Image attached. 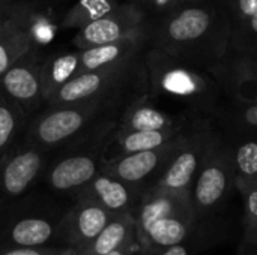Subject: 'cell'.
Returning <instances> with one entry per match:
<instances>
[{"mask_svg":"<svg viewBox=\"0 0 257 255\" xmlns=\"http://www.w3.org/2000/svg\"><path fill=\"white\" fill-rule=\"evenodd\" d=\"M229 38L230 23L220 0L182 3L161 24L158 51L211 69L227 54Z\"/></svg>","mask_w":257,"mask_h":255,"instance_id":"6da1fadb","label":"cell"},{"mask_svg":"<svg viewBox=\"0 0 257 255\" xmlns=\"http://www.w3.org/2000/svg\"><path fill=\"white\" fill-rule=\"evenodd\" d=\"M154 78L163 93L187 102L199 114L209 113L212 116L224 95L215 75L208 68L161 51L154 59Z\"/></svg>","mask_w":257,"mask_h":255,"instance_id":"7a4b0ae2","label":"cell"},{"mask_svg":"<svg viewBox=\"0 0 257 255\" xmlns=\"http://www.w3.org/2000/svg\"><path fill=\"white\" fill-rule=\"evenodd\" d=\"M235 180L229 140L218 134L190 191L194 215L199 219L218 216L232 192L236 191Z\"/></svg>","mask_w":257,"mask_h":255,"instance_id":"3957f363","label":"cell"},{"mask_svg":"<svg viewBox=\"0 0 257 255\" xmlns=\"http://www.w3.org/2000/svg\"><path fill=\"white\" fill-rule=\"evenodd\" d=\"M217 135L218 132L214 131L211 119L196 116L152 189L190 194L197 173L208 158Z\"/></svg>","mask_w":257,"mask_h":255,"instance_id":"277c9868","label":"cell"},{"mask_svg":"<svg viewBox=\"0 0 257 255\" xmlns=\"http://www.w3.org/2000/svg\"><path fill=\"white\" fill-rule=\"evenodd\" d=\"M209 71L230 101L257 102V56L227 51Z\"/></svg>","mask_w":257,"mask_h":255,"instance_id":"5b68a950","label":"cell"},{"mask_svg":"<svg viewBox=\"0 0 257 255\" xmlns=\"http://www.w3.org/2000/svg\"><path fill=\"white\" fill-rule=\"evenodd\" d=\"M217 218L218 216L209 219H199L194 213L173 215L152 222L137 237L140 239L142 246L151 254L191 239L193 236L205 230Z\"/></svg>","mask_w":257,"mask_h":255,"instance_id":"8992f818","label":"cell"},{"mask_svg":"<svg viewBox=\"0 0 257 255\" xmlns=\"http://www.w3.org/2000/svg\"><path fill=\"white\" fill-rule=\"evenodd\" d=\"M188 128H187V131H188ZM187 131L182 132L175 140H172L170 143H167V144H164V146H161L158 149L128 153L123 159H120V162L116 167L117 176L123 182L139 183V182L146 180L155 171H158V170L163 171V168L166 167V164L169 162V159L173 156V153L179 147L181 141L184 140Z\"/></svg>","mask_w":257,"mask_h":255,"instance_id":"52a82bcc","label":"cell"},{"mask_svg":"<svg viewBox=\"0 0 257 255\" xmlns=\"http://www.w3.org/2000/svg\"><path fill=\"white\" fill-rule=\"evenodd\" d=\"M182 213H194L190 194L151 189L140 204L139 213L136 216L137 236L142 234L152 222Z\"/></svg>","mask_w":257,"mask_h":255,"instance_id":"ba28073f","label":"cell"},{"mask_svg":"<svg viewBox=\"0 0 257 255\" xmlns=\"http://www.w3.org/2000/svg\"><path fill=\"white\" fill-rule=\"evenodd\" d=\"M134 236H137L136 218L128 213H122L114 219H110L93 240L78 249L81 255H105L125 245H131Z\"/></svg>","mask_w":257,"mask_h":255,"instance_id":"9c48e42d","label":"cell"},{"mask_svg":"<svg viewBox=\"0 0 257 255\" xmlns=\"http://www.w3.org/2000/svg\"><path fill=\"white\" fill-rule=\"evenodd\" d=\"M227 234H229L227 224L223 219L217 218L205 230H202L199 234L193 236L191 239L164 248L161 251L151 252V255H197L223 243L227 239Z\"/></svg>","mask_w":257,"mask_h":255,"instance_id":"30bf717a","label":"cell"},{"mask_svg":"<svg viewBox=\"0 0 257 255\" xmlns=\"http://www.w3.org/2000/svg\"><path fill=\"white\" fill-rule=\"evenodd\" d=\"M108 222L110 215L105 207L95 204L86 206L78 210L72 225L69 227V230H66L68 239L74 242L78 248H81L93 240Z\"/></svg>","mask_w":257,"mask_h":255,"instance_id":"8fae6325","label":"cell"},{"mask_svg":"<svg viewBox=\"0 0 257 255\" xmlns=\"http://www.w3.org/2000/svg\"><path fill=\"white\" fill-rule=\"evenodd\" d=\"M235 137L257 135V102H235L218 107L214 114Z\"/></svg>","mask_w":257,"mask_h":255,"instance_id":"7c38bea8","label":"cell"},{"mask_svg":"<svg viewBox=\"0 0 257 255\" xmlns=\"http://www.w3.org/2000/svg\"><path fill=\"white\" fill-rule=\"evenodd\" d=\"M41 167V158L35 152H27L14 158L3 174V186L11 195L21 194L33 177L38 174Z\"/></svg>","mask_w":257,"mask_h":255,"instance_id":"4fadbf2b","label":"cell"},{"mask_svg":"<svg viewBox=\"0 0 257 255\" xmlns=\"http://www.w3.org/2000/svg\"><path fill=\"white\" fill-rule=\"evenodd\" d=\"M95 174V164L86 156H75L62 161L51 173V185L56 189H71L89 182Z\"/></svg>","mask_w":257,"mask_h":255,"instance_id":"5bb4252c","label":"cell"},{"mask_svg":"<svg viewBox=\"0 0 257 255\" xmlns=\"http://www.w3.org/2000/svg\"><path fill=\"white\" fill-rule=\"evenodd\" d=\"M229 144L236 179L257 182V135L236 137Z\"/></svg>","mask_w":257,"mask_h":255,"instance_id":"9a60e30c","label":"cell"},{"mask_svg":"<svg viewBox=\"0 0 257 255\" xmlns=\"http://www.w3.org/2000/svg\"><path fill=\"white\" fill-rule=\"evenodd\" d=\"M81 123L83 117L77 111H59L44 119L39 125V137L45 143H57L77 132Z\"/></svg>","mask_w":257,"mask_h":255,"instance_id":"2e32d148","label":"cell"},{"mask_svg":"<svg viewBox=\"0 0 257 255\" xmlns=\"http://www.w3.org/2000/svg\"><path fill=\"white\" fill-rule=\"evenodd\" d=\"M53 236V227L48 221L39 218H27L18 221L11 230V240L17 246L36 248L47 243Z\"/></svg>","mask_w":257,"mask_h":255,"instance_id":"e0dca14e","label":"cell"},{"mask_svg":"<svg viewBox=\"0 0 257 255\" xmlns=\"http://www.w3.org/2000/svg\"><path fill=\"white\" fill-rule=\"evenodd\" d=\"M196 117V116H194ZM193 117V119H194ZM193 122V120H191ZM191 122L176 120L164 114L154 107H139L134 110L130 119V126L133 131H163V129H179L188 126Z\"/></svg>","mask_w":257,"mask_h":255,"instance_id":"ac0fdd59","label":"cell"},{"mask_svg":"<svg viewBox=\"0 0 257 255\" xmlns=\"http://www.w3.org/2000/svg\"><path fill=\"white\" fill-rule=\"evenodd\" d=\"M194 120V119H193ZM191 125V123H190ZM188 125V126H190ZM179 129H163V131H133L123 141V147L128 153L142 152V150H152L158 149L176 137H179L182 132L187 131V128Z\"/></svg>","mask_w":257,"mask_h":255,"instance_id":"d6986e66","label":"cell"},{"mask_svg":"<svg viewBox=\"0 0 257 255\" xmlns=\"http://www.w3.org/2000/svg\"><path fill=\"white\" fill-rule=\"evenodd\" d=\"M93 189L99 197L102 207L111 212H122L131 203V194L126 186L108 177H99L93 183Z\"/></svg>","mask_w":257,"mask_h":255,"instance_id":"ffe728a7","label":"cell"},{"mask_svg":"<svg viewBox=\"0 0 257 255\" xmlns=\"http://www.w3.org/2000/svg\"><path fill=\"white\" fill-rule=\"evenodd\" d=\"M229 51L257 56V17L230 23Z\"/></svg>","mask_w":257,"mask_h":255,"instance_id":"44dd1931","label":"cell"},{"mask_svg":"<svg viewBox=\"0 0 257 255\" xmlns=\"http://www.w3.org/2000/svg\"><path fill=\"white\" fill-rule=\"evenodd\" d=\"M235 189L242 200V237L257 233V182L235 180Z\"/></svg>","mask_w":257,"mask_h":255,"instance_id":"7402d4cb","label":"cell"},{"mask_svg":"<svg viewBox=\"0 0 257 255\" xmlns=\"http://www.w3.org/2000/svg\"><path fill=\"white\" fill-rule=\"evenodd\" d=\"M5 87L6 90L20 99H29L36 95L38 92V81L36 78L24 68H14L8 71L5 75Z\"/></svg>","mask_w":257,"mask_h":255,"instance_id":"603a6c76","label":"cell"},{"mask_svg":"<svg viewBox=\"0 0 257 255\" xmlns=\"http://www.w3.org/2000/svg\"><path fill=\"white\" fill-rule=\"evenodd\" d=\"M120 36H122L120 24L113 20H108V18L92 21L84 29V38L89 42H93L98 45L116 42L117 39H120Z\"/></svg>","mask_w":257,"mask_h":255,"instance_id":"cb8c5ba5","label":"cell"},{"mask_svg":"<svg viewBox=\"0 0 257 255\" xmlns=\"http://www.w3.org/2000/svg\"><path fill=\"white\" fill-rule=\"evenodd\" d=\"M99 77L95 74H86L81 75L72 81H68L60 89V98L63 101H77L81 98H86L98 90L99 87Z\"/></svg>","mask_w":257,"mask_h":255,"instance_id":"d4e9b609","label":"cell"},{"mask_svg":"<svg viewBox=\"0 0 257 255\" xmlns=\"http://www.w3.org/2000/svg\"><path fill=\"white\" fill-rule=\"evenodd\" d=\"M119 54H120V48L117 45L104 44V45L87 50L83 54V63L89 69H96V68L105 65V63L113 62L114 59L119 57Z\"/></svg>","mask_w":257,"mask_h":255,"instance_id":"484cf974","label":"cell"},{"mask_svg":"<svg viewBox=\"0 0 257 255\" xmlns=\"http://www.w3.org/2000/svg\"><path fill=\"white\" fill-rule=\"evenodd\" d=\"M77 66V57L75 56H63L57 59L53 65V78L60 83L65 81L75 69Z\"/></svg>","mask_w":257,"mask_h":255,"instance_id":"4316f807","label":"cell"},{"mask_svg":"<svg viewBox=\"0 0 257 255\" xmlns=\"http://www.w3.org/2000/svg\"><path fill=\"white\" fill-rule=\"evenodd\" d=\"M12 129H14V117L12 114L0 107V147L5 146V143L9 140L11 134H12Z\"/></svg>","mask_w":257,"mask_h":255,"instance_id":"83f0119b","label":"cell"},{"mask_svg":"<svg viewBox=\"0 0 257 255\" xmlns=\"http://www.w3.org/2000/svg\"><path fill=\"white\" fill-rule=\"evenodd\" d=\"M0 255H56L54 252H50V251H44V249H36V248H17V249H9V251H5Z\"/></svg>","mask_w":257,"mask_h":255,"instance_id":"f1b7e54d","label":"cell"},{"mask_svg":"<svg viewBox=\"0 0 257 255\" xmlns=\"http://www.w3.org/2000/svg\"><path fill=\"white\" fill-rule=\"evenodd\" d=\"M151 3H152L157 9L172 11L173 8H176V6L179 5V0H151Z\"/></svg>","mask_w":257,"mask_h":255,"instance_id":"f546056e","label":"cell"},{"mask_svg":"<svg viewBox=\"0 0 257 255\" xmlns=\"http://www.w3.org/2000/svg\"><path fill=\"white\" fill-rule=\"evenodd\" d=\"M236 255H257V251L254 248H251L248 243L241 240V245H239V249H238V254Z\"/></svg>","mask_w":257,"mask_h":255,"instance_id":"4dcf8cb0","label":"cell"},{"mask_svg":"<svg viewBox=\"0 0 257 255\" xmlns=\"http://www.w3.org/2000/svg\"><path fill=\"white\" fill-rule=\"evenodd\" d=\"M8 63H9V59H8L6 50L0 45V74H3V72L6 71Z\"/></svg>","mask_w":257,"mask_h":255,"instance_id":"1f68e13d","label":"cell"},{"mask_svg":"<svg viewBox=\"0 0 257 255\" xmlns=\"http://www.w3.org/2000/svg\"><path fill=\"white\" fill-rule=\"evenodd\" d=\"M130 249H131V245H125V246H122L119 249H114V251H111V252L105 255H130Z\"/></svg>","mask_w":257,"mask_h":255,"instance_id":"d6a6232c","label":"cell"},{"mask_svg":"<svg viewBox=\"0 0 257 255\" xmlns=\"http://www.w3.org/2000/svg\"><path fill=\"white\" fill-rule=\"evenodd\" d=\"M242 242L248 243L251 248H254L257 251V233L256 234H253V236H250V237H242Z\"/></svg>","mask_w":257,"mask_h":255,"instance_id":"836d02e7","label":"cell"},{"mask_svg":"<svg viewBox=\"0 0 257 255\" xmlns=\"http://www.w3.org/2000/svg\"><path fill=\"white\" fill-rule=\"evenodd\" d=\"M60 255H81L80 254V249L77 248V249H69V251H66V252H63V254Z\"/></svg>","mask_w":257,"mask_h":255,"instance_id":"e575fe53","label":"cell"},{"mask_svg":"<svg viewBox=\"0 0 257 255\" xmlns=\"http://www.w3.org/2000/svg\"><path fill=\"white\" fill-rule=\"evenodd\" d=\"M191 2H200V0H179V5H182V3H191Z\"/></svg>","mask_w":257,"mask_h":255,"instance_id":"d590c367","label":"cell"}]
</instances>
